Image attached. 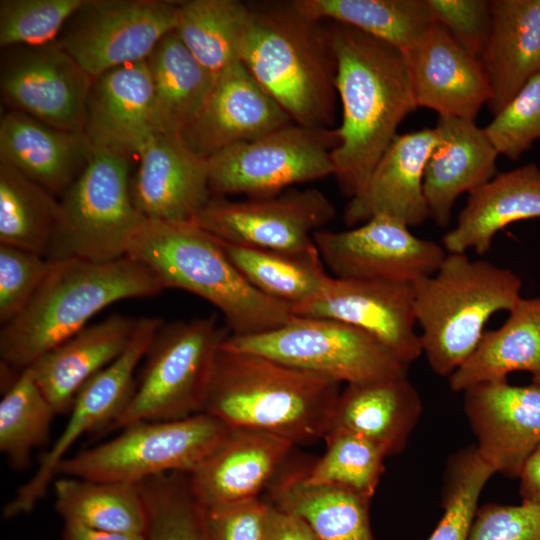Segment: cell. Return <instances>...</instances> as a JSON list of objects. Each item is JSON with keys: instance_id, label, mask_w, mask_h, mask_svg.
Returning <instances> with one entry per match:
<instances>
[{"instance_id": "cell-52", "label": "cell", "mask_w": 540, "mask_h": 540, "mask_svg": "<svg viewBox=\"0 0 540 540\" xmlns=\"http://www.w3.org/2000/svg\"><path fill=\"white\" fill-rule=\"evenodd\" d=\"M532 383L540 386V371L537 374L533 375Z\"/></svg>"}, {"instance_id": "cell-31", "label": "cell", "mask_w": 540, "mask_h": 540, "mask_svg": "<svg viewBox=\"0 0 540 540\" xmlns=\"http://www.w3.org/2000/svg\"><path fill=\"white\" fill-rule=\"evenodd\" d=\"M497 329L485 331L471 355L451 374L453 392L507 381L516 371H540V297L520 298Z\"/></svg>"}, {"instance_id": "cell-46", "label": "cell", "mask_w": 540, "mask_h": 540, "mask_svg": "<svg viewBox=\"0 0 540 540\" xmlns=\"http://www.w3.org/2000/svg\"><path fill=\"white\" fill-rule=\"evenodd\" d=\"M437 22L470 55L480 59L491 33V4L487 0H427Z\"/></svg>"}, {"instance_id": "cell-21", "label": "cell", "mask_w": 540, "mask_h": 540, "mask_svg": "<svg viewBox=\"0 0 540 540\" xmlns=\"http://www.w3.org/2000/svg\"><path fill=\"white\" fill-rule=\"evenodd\" d=\"M293 446L270 433L231 428L217 449L187 474L190 491L202 507L259 498L281 471Z\"/></svg>"}, {"instance_id": "cell-39", "label": "cell", "mask_w": 540, "mask_h": 540, "mask_svg": "<svg viewBox=\"0 0 540 540\" xmlns=\"http://www.w3.org/2000/svg\"><path fill=\"white\" fill-rule=\"evenodd\" d=\"M55 415L31 368L20 371L0 402V451L13 469L31 464L33 451L48 441Z\"/></svg>"}, {"instance_id": "cell-29", "label": "cell", "mask_w": 540, "mask_h": 540, "mask_svg": "<svg viewBox=\"0 0 540 540\" xmlns=\"http://www.w3.org/2000/svg\"><path fill=\"white\" fill-rule=\"evenodd\" d=\"M540 218V168L529 163L497 173L469 193L457 224L442 238L449 253L485 254L495 235L514 222Z\"/></svg>"}, {"instance_id": "cell-42", "label": "cell", "mask_w": 540, "mask_h": 540, "mask_svg": "<svg viewBox=\"0 0 540 540\" xmlns=\"http://www.w3.org/2000/svg\"><path fill=\"white\" fill-rule=\"evenodd\" d=\"M138 484L146 510L148 540H206L201 506L190 491L187 474L167 473Z\"/></svg>"}, {"instance_id": "cell-38", "label": "cell", "mask_w": 540, "mask_h": 540, "mask_svg": "<svg viewBox=\"0 0 540 540\" xmlns=\"http://www.w3.org/2000/svg\"><path fill=\"white\" fill-rule=\"evenodd\" d=\"M58 213V198L0 161V244L47 258Z\"/></svg>"}, {"instance_id": "cell-32", "label": "cell", "mask_w": 540, "mask_h": 540, "mask_svg": "<svg viewBox=\"0 0 540 540\" xmlns=\"http://www.w3.org/2000/svg\"><path fill=\"white\" fill-rule=\"evenodd\" d=\"M273 505L302 518L320 540H375L371 498L335 485L305 480L304 468L280 471L268 488Z\"/></svg>"}, {"instance_id": "cell-51", "label": "cell", "mask_w": 540, "mask_h": 540, "mask_svg": "<svg viewBox=\"0 0 540 540\" xmlns=\"http://www.w3.org/2000/svg\"><path fill=\"white\" fill-rule=\"evenodd\" d=\"M63 540H148L145 534L101 531L79 525L64 524Z\"/></svg>"}, {"instance_id": "cell-12", "label": "cell", "mask_w": 540, "mask_h": 540, "mask_svg": "<svg viewBox=\"0 0 540 540\" xmlns=\"http://www.w3.org/2000/svg\"><path fill=\"white\" fill-rule=\"evenodd\" d=\"M179 1L84 0L63 27L58 44L94 79L146 60L174 30Z\"/></svg>"}, {"instance_id": "cell-13", "label": "cell", "mask_w": 540, "mask_h": 540, "mask_svg": "<svg viewBox=\"0 0 540 540\" xmlns=\"http://www.w3.org/2000/svg\"><path fill=\"white\" fill-rule=\"evenodd\" d=\"M163 323L157 317H140L123 353L80 389L64 429L44 453L34 474L4 506L3 518L32 511L46 495L55 480L58 465L72 446L87 433L104 432L117 419L134 391L136 369Z\"/></svg>"}, {"instance_id": "cell-2", "label": "cell", "mask_w": 540, "mask_h": 540, "mask_svg": "<svg viewBox=\"0 0 540 540\" xmlns=\"http://www.w3.org/2000/svg\"><path fill=\"white\" fill-rule=\"evenodd\" d=\"M340 392L334 380L220 345L202 412L230 428L311 443L328 433Z\"/></svg>"}, {"instance_id": "cell-11", "label": "cell", "mask_w": 540, "mask_h": 540, "mask_svg": "<svg viewBox=\"0 0 540 540\" xmlns=\"http://www.w3.org/2000/svg\"><path fill=\"white\" fill-rule=\"evenodd\" d=\"M335 129L292 123L256 140L220 150L207 159L211 196H276L294 184L334 175Z\"/></svg>"}, {"instance_id": "cell-8", "label": "cell", "mask_w": 540, "mask_h": 540, "mask_svg": "<svg viewBox=\"0 0 540 540\" xmlns=\"http://www.w3.org/2000/svg\"><path fill=\"white\" fill-rule=\"evenodd\" d=\"M228 335L215 315L164 322L144 357L126 407L104 432L201 413L215 355Z\"/></svg>"}, {"instance_id": "cell-1", "label": "cell", "mask_w": 540, "mask_h": 540, "mask_svg": "<svg viewBox=\"0 0 540 540\" xmlns=\"http://www.w3.org/2000/svg\"><path fill=\"white\" fill-rule=\"evenodd\" d=\"M328 22L342 104L332 161L339 188L350 199L365 185L400 123L418 107L409 65L399 50L351 26Z\"/></svg>"}, {"instance_id": "cell-28", "label": "cell", "mask_w": 540, "mask_h": 540, "mask_svg": "<svg viewBox=\"0 0 540 540\" xmlns=\"http://www.w3.org/2000/svg\"><path fill=\"white\" fill-rule=\"evenodd\" d=\"M422 410L408 374L347 384L337 399L329 431L360 435L381 447L387 457L394 456L405 449Z\"/></svg>"}, {"instance_id": "cell-14", "label": "cell", "mask_w": 540, "mask_h": 540, "mask_svg": "<svg viewBox=\"0 0 540 540\" xmlns=\"http://www.w3.org/2000/svg\"><path fill=\"white\" fill-rule=\"evenodd\" d=\"M334 216L333 204L319 190L289 188L273 197L245 201L212 196L192 222L232 244L305 253L317 250L313 234Z\"/></svg>"}, {"instance_id": "cell-6", "label": "cell", "mask_w": 540, "mask_h": 540, "mask_svg": "<svg viewBox=\"0 0 540 540\" xmlns=\"http://www.w3.org/2000/svg\"><path fill=\"white\" fill-rule=\"evenodd\" d=\"M412 288L422 354L435 374L448 377L474 351L490 317L516 305L522 281L508 268L447 252Z\"/></svg>"}, {"instance_id": "cell-19", "label": "cell", "mask_w": 540, "mask_h": 540, "mask_svg": "<svg viewBox=\"0 0 540 540\" xmlns=\"http://www.w3.org/2000/svg\"><path fill=\"white\" fill-rule=\"evenodd\" d=\"M463 394L479 454L495 474L518 478L540 445V386L482 383Z\"/></svg>"}, {"instance_id": "cell-43", "label": "cell", "mask_w": 540, "mask_h": 540, "mask_svg": "<svg viewBox=\"0 0 540 540\" xmlns=\"http://www.w3.org/2000/svg\"><path fill=\"white\" fill-rule=\"evenodd\" d=\"M84 0H1L0 46H38L57 40Z\"/></svg>"}, {"instance_id": "cell-45", "label": "cell", "mask_w": 540, "mask_h": 540, "mask_svg": "<svg viewBox=\"0 0 540 540\" xmlns=\"http://www.w3.org/2000/svg\"><path fill=\"white\" fill-rule=\"evenodd\" d=\"M50 260L33 252L0 244V322L17 317L45 278Z\"/></svg>"}, {"instance_id": "cell-48", "label": "cell", "mask_w": 540, "mask_h": 540, "mask_svg": "<svg viewBox=\"0 0 540 540\" xmlns=\"http://www.w3.org/2000/svg\"><path fill=\"white\" fill-rule=\"evenodd\" d=\"M269 502L261 497L234 504L202 507L206 540H264Z\"/></svg>"}, {"instance_id": "cell-9", "label": "cell", "mask_w": 540, "mask_h": 540, "mask_svg": "<svg viewBox=\"0 0 540 540\" xmlns=\"http://www.w3.org/2000/svg\"><path fill=\"white\" fill-rule=\"evenodd\" d=\"M130 172L131 158L93 148L83 172L59 198L47 259L105 262L126 255L145 219L132 201Z\"/></svg>"}, {"instance_id": "cell-17", "label": "cell", "mask_w": 540, "mask_h": 540, "mask_svg": "<svg viewBox=\"0 0 540 540\" xmlns=\"http://www.w3.org/2000/svg\"><path fill=\"white\" fill-rule=\"evenodd\" d=\"M292 314L331 319L371 335L409 366L422 354L415 331L412 283L330 276L308 301Z\"/></svg>"}, {"instance_id": "cell-16", "label": "cell", "mask_w": 540, "mask_h": 540, "mask_svg": "<svg viewBox=\"0 0 540 540\" xmlns=\"http://www.w3.org/2000/svg\"><path fill=\"white\" fill-rule=\"evenodd\" d=\"M409 228L398 219L378 215L344 231L320 229L313 240L334 277L414 283L434 274L447 252Z\"/></svg>"}, {"instance_id": "cell-27", "label": "cell", "mask_w": 540, "mask_h": 540, "mask_svg": "<svg viewBox=\"0 0 540 540\" xmlns=\"http://www.w3.org/2000/svg\"><path fill=\"white\" fill-rule=\"evenodd\" d=\"M138 319L113 314L87 325L30 366L57 415L69 413L80 389L123 353Z\"/></svg>"}, {"instance_id": "cell-33", "label": "cell", "mask_w": 540, "mask_h": 540, "mask_svg": "<svg viewBox=\"0 0 540 540\" xmlns=\"http://www.w3.org/2000/svg\"><path fill=\"white\" fill-rule=\"evenodd\" d=\"M156 133L181 136L201 110L214 77L172 30L147 58Z\"/></svg>"}, {"instance_id": "cell-36", "label": "cell", "mask_w": 540, "mask_h": 540, "mask_svg": "<svg viewBox=\"0 0 540 540\" xmlns=\"http://www.w3.org/2000/svg\"><path fill=\"white\" fill-rule=\"evenodd\" d=\"M251 7L239 0L179 1L174 31L196 60L215 77L240 61Z\"/></svg>"}, {"instance_id": "cell-22", "label": "cell", "mask_w": 540, "mask_h": 540, "mask_svg": "<svg viewBox=\"0 0 540 540\" xmlns=\"http://www.w3.org/2000/svg\"><path fill=\"white\" fill-rule=\"evenodd\" d=\"M437 142L435 128L397 135L363 188L350 198L344 211L346 225L354 227L386 215L411 227L429 218L423 178Z\"/></svg>"}, {"instance_id": "cell-35", "label": "cell", "mask_w": 540, "mask_h": 540, "mask_svg": "<svg viewBox=\"0 0 540 540\" xmlns=\"http://www.w3.org/2000/svg\"><path fill=\"white\" fill-rule=\"evenodd\" d=\"M52 485L55 508L64 524L145 534L146 510L138 483L61 476Z\"/></svg>"}, {"instance_id": "cell-41", "label": "cell", "mask_w": 540, "mask_h": 540, "mask_svg": "<svg viewBox=\"0 0 540 540\" xmlns=\"http://www.w3.org/2000/svg\"><path fill=\"white\" fill-rule=\"evenodd\" d=\"M494 474L475 445L452 454L444 475L443 515L427 540H468L480 494Z\"/></svg>"}, {"instance_id": "cell-15", "label": "cell", "mask_w": 540, "mask_h": 540, "mask_svg": "<svg viewBox=\"0 0 540 540\" xmlns=\"http://www.w3.org/2000/svg\"><path fill=\"white\" fill-rule=\"evenodd\" d=\"M5 50L0 91L11 110L61 130L84 132L94 78L57 41Z\"/></svg>"}, {"instance_id": "cell-18", "label": "cell", "mask_w": 540, "mask_h": 540, "mask_svg": "<svg viewBox=\"0 0 540 540\" xmlns=\"http://www.w3.org/2000/svg\"><path fill=\"white\" fill-rule=\"evenodd\" d=\"M292 123L244 64L236 61L214 77L201 110L181 138L197 155L208 159L224 148Z\"/></svg>"}, {"instance_id": "cell-7", "label": "cell", "mask_w": 540, "mask_h": 540, "mask_svg": "<svg viewBox=\"0 0 540 540\" xmlns=\"http://www.w3.org/2000/svg\"><path fill=\"white\" fill-rule=\"evenodd\" d=\"M230 429L203 412L177 420L135 422L114 438L67 456L56 476L140 483L167 473L191 474Z\"/></svg>"}, {"instance_id": "cell-24", "label": "cell", "mask_w": 540, "mask_h": 540, "mask_svg": "<svg viewBox=\"0 0 540 540\" xmlns=\"http://www.w3.org/2000/svg\"><path fill=\"white\" fill-rule=\"evenodd\" d=\"M154 133L147 59L113 68L94 79L84 127L92 148L131 158Z\"/></svg>"}, {"instance_id": "cell-34", "label": "cell", "mask_w": 540, "mask_h": 540, "mask_svg": "<svg viewBox=\"0 0 540 540\" xmlns=\"http://www.w3.org/2000/svg\"><path fill=\"white\" fill-rule=\"evenodd\" d=\"M315 21H334L377 38L405 57L416 49L436 22L427 0H293Z\"/></svg>"}, {"instance_id": "cell-25", "label": "cell", "mask_w": 540, "mask_h": 540, "mask_svg": "<svg viewBox=\"0 0 540 540\" xmlns=\"http://www.w3.org/2000/svg\"><path fill=\"white\" fill-rule=\"evenodd\" d=\"M435 130L438 142L425 167L423 192L429 218L446 227L458 197L497 174L499 154L474 120L439 116Z\"/></svg>"}, {"instance_id": "cell-20", "label": "cell", "mask_w": 540, "mask_h": 540, "mask_svg": "<svg viewBox=\"0 0 540 540\" xmlns=\"http://www.w3.org/2000/svg\"><path fill=\"white\" fill-rule=\"evenodd\" d=\"M130 190L136 210L145 218L192 221L212 197L207 159L181 136L154 133L138 154Z\"/></svg>"}, {"instance_id": "cell-50", "label": "cell", "mask_w": 540, "mask_h": 540, "mask_svg": "<svg viewBox=\"0 0 540 540\" xmlns=\"http://www.w3.org/2000/svg\"><path fill=\"white\" fill-rule=\"evenodd\" d=\"M518 479L522 502L540 506V445L525 462Z\"/></svg>"}, {"instance_id": "cell-26", "label": "cell", "mask_w": 540, "mask_h": 540, "mask_svg": "<svg viewBox=\"0 0 540 540\" xmlns=\"http://www.w3.org/2000/svg\"><path fill=\"white\" fill-rule=\"evenodd\" d=\"M93 148L84 132L49 126L11 110L0 119V161L60 198L87 166Z\"/></svg>"}, {"instance_id": "cell-5", "label": "cell", "mask_w": 540, "mask_h": 540, "mask_svg": "<svg viewBox=\"0 0 540 540\" xmlns=\"http://www.w3.org/2000/svg\"><path fill=\"white\" fill-rule=\"evenodd\" d=\"M126 255L149 267L165 289H182L214 305L230 335L270 331L293 316L290 305L256 290L217 238L192 221L144 219L132 234Z\"/></svg>"}, {"instance_id": "cell-30", "label": "cell", "mask_w": 540, "mask_h": 540, "mask_svg": "<svg viewBox=\"0 0 540 540\" xmlns=\"http://www.w3.org/2000/svg\"><path fill=\"white\" fill-rule=\"evenodd\" d=\"M492 26L480 63L495 116L540 73V0H491Z\"/></svg>"}, {"instance_id": "cell-3", "label": "cell", "mask_w": 540, "mask_h": 540, "mask_svg": "<svg viewBox=\"0 0 540 540\" xmlns=\"http://www.w3.org/2000/svg\"><path fill=\"white\" fill-rule=\"evenodd\" d=\"M163 290L162 281L149 267L127 255L105 262L50 260L26 308L2 325L1 363L22 371L85 328L109 305Z\"/></svg>"}, {"instance_id": "cell-4", "label": "cell", "mask_w": 540, "mask_h": 540, "mask_svg": "<svg viewBox=\"0 0 540 540\" xmlns=\"http://www.w3.org/2000/svg\"><path fill=\"white\" fill-rule=\"evenodd\" d=\"M240 61L293 123L330 129L337 61L327 27L292 1L251 2Z\"/></svg>"}, {"instance_id": "cell-47", "label": "cell", "mask_w": 540, "mask_h": 540, "mask_svg": "<svg viewBox=\"0 0 540 540\" xmlns=\"http://www.w3.org/2000/svg\"><path fill=\"white\" fill-rule=\"evenodd\" d=\"M468 540H540V506L485 504L477 510Z\"/></svg>"}, {"instance_id": "cell-23", "label": "cell", "mask_w": 540, "mask_h": 540, "mask_svg": "<svg viewBox=\"0 0 540 540\" xmlns=\"http://www.w3.org/2000/svg\"><path fill=\"white\" fill-rule=\"evenodd\" d=\"M417 107L439 116L475 120L491 98L480 60L467 53L439 22L406 56Z\"/></svg>"}, {"instance_id": "cell-44", "label": "cell", "mask_w": 540, "mask_h": 540, "mask_svg": "<svg viewBox=\"0 0 540 540\" xmlns=\"http://www.w3.org/2000/svg\"><path fill=\"white\" fill-rule=\"evenodd\" d=\"M484 131L497 153L516 160L540 139V73L494 116Z\"/></svg>"}, {"instance_id": "cell-49", "label": "cell", "mask_w": 540, "mask_h": 540, "mask_svg": "<svg viewBox=\"0 0 540 540\" xmlns=\"http://www.w3.org/2000/svg\"><path fill=\"white\" fill-rule=\"evenodd\" d=\"M269 502V501H268ZM264 540H320L300 517L269 502Z\"/></svg>"}, {"instance_id": "cell-10", "label": "cell", "mask_w": 540, "mask_h": 540, "mask_svg": "<svg viewBox=\"0 0 540 540\" xmlns=\"http://www.w3.org/2000/svg\"><path fill=\"white\" fill-rule=\"evenodd\" d=\"M221 347L261 355L340 384L405 375L409 368L377 339L354 326L297 315L263 333L229 334Z\"/></svg>"}, {"instance_id": "cell-40", "label": "cell", "mask_w": 540, "mask_h": 540, "mask_svg": "<svg viewBox=\"0 0 540 540\" xmlns=\"http://www.w3.org/2000/svg\"><path fill=\"white\" fill-rule=\"evenodd\" d=\"M323 455L304 467L305 480L315 485H335L369 498L374 495L387 457L374 442L351 432L332 430L324 439Z\"/></svg>"}, {"instance_id": "cell-37", "label": "cell", "mask_w": 540, "mask_h": 540, "mask_svg": "<svg viewBox=\"0 0 540 540\" xmlns=\"http://www.w3.org/2000/svg\"><path fill=\"white\" fill-rule=\"evenodd\" d=\"M217 240L256 290L291 307L314 297L331 276L317 250L288 253Z\"/></svg>"}]
</instances>
